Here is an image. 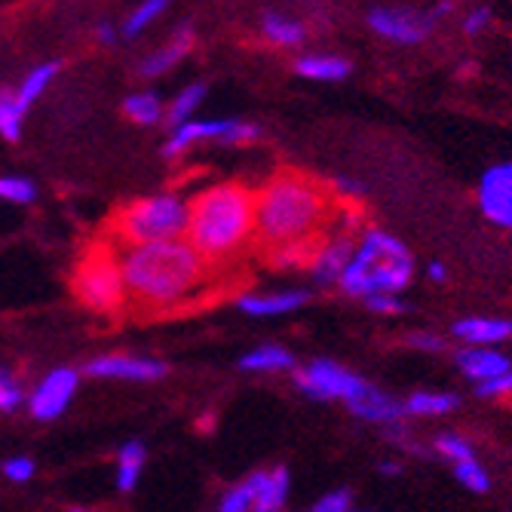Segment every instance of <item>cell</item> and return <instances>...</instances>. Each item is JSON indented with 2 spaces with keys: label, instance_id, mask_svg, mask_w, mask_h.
I'll list each match as a JSON object with an SVG mask.
<instances>
[{
  "label": "cell",
  "instance_id": "cell-1",
  "mask_svg": "<svg viewBox=\"0 0 512 512\" xmlns=\"http://www.w3.org/2000/svg\"><path fill=\"white\" fill-rule=\"evenodd\" d=\"M117 258L126 298L148 310H166L191 298L209 273V261L188 240L126 246Z\"/></svg>",
  "mask_w": 512,
  "mask_h": 512
},
{
  "label": "cell",
  "instance_id": "cell-2",
  "mask_svg": "<svg viewBox=\"0 0 512 512\" xmlns=\"http://www.w3.org/2000/svg\"><path fill=\"white\" fill-rule=\"evenodd\" d=\"M325 224H329V197L304 175L283 172L255 194V237L267 252H316Z\"/></svg>",
  "mask_w": 512,
  "mask_h": 512
},
{
  "label": "cell",
  "instance_id": "cell-3",
  "mask_svg": "<svg viewBox=\"0 0 512 512\" xmlns=\"http://www.w3.org/2000/svg\"><path fill=\"white\" fill-rule=\"evenodd\" d=\"M188 243L212 264L227 261L255 237V191L224 181L197 194L188 206Z\"/></svg>",
  "mask_w": 512,
  "mask_h": 512
},
{
  "label": "cell",
  "instance_id": "cell-4",
  "mask_svg": "<svg viewBox=\"0 0 512 512\" xmlns=\"http://www.w3.org/2000/svg\"><path fill=\"white\" fill-rule=\"evenodd\" d=\"M414 276V258L408 246L384 230H368L353 249V258L341 276V289L356 298L399 295Z\"/></svg>",
  "mask_w": 512,
  "mask_h": 512
},
{
  "label": "cell",
  "instance_id": "cell-5",
  "mask_svg": "<svg viewBox=\"0 0 512 512\" xmlns=\"http://www.w3.org/2000/svg\"><path fill=\"white\" fill-rule=\"evenodd\" d=\"M184 227H188V206L175 194H157L129 203L114 218L117 240L126 246H148L163 240H181Z\"/></svg>",
  "mask_w": 512,
  "mask_h": 512
},
{
  "label": "cell",
  "instance_id": "cell-6",
  "mask_svg": "<svg viewBox=\"0 0 512 512\" xmlns=\"http://www.w3.org/2000/svg\"><path fill=\"white\" fill-rule=\"evenodd\" d=\"M74 295L89 310H102V313L120 310L126 304L120 258L108 243H99L80 255L74 267Z\"/></svg>",
  "mask_w": 512,
  "mask_h": 512
},
{
  "label": "cell",
  "instance_id": "cell-7",
  "mask_svg": "<svg viewBox=\"0 0 512 512\" xmlns=\"http://www.w3.org/2000/svg\"><path fill=\"white\" fill-rule=\"evenodd\" d=\"M258 138V126L243 120H188L178 129H172V138L166 145V157H178L200 142H221V145H243Z\"/></svg>",
  "mask_w": 512,
  "mask_h": 512
},
{
  "label": "cell",
  "instance_id": "cell-8",
  "mask_svg": "<svg viewBox=\"0 0 512 512\" xmlns=\"http://www.w3.org/2000/svg\"><path fill=\"white\" fill-rule=\"evenodd\" d=\"M298 387L313 396V399H344V402H353L365 393V381L356 378L353 371L341 368L338 362H329V359H316L310 362L301 375H298Z\"/></svg>",
  "mask_w": 512,
  "mask_h": 512
},
{
  "label": "cell",
  "instance_id": "cell-9",
  "mask_svg": "<svg viewBox=\"0 0 512 512\" xmlns=\"http://www.w3.org/2000/svg\"><path fill=\"white\" fill-rule=\"evenodd\" d=\"M356 224H359L356 215L344 218L338 234H332L329 240L316 246V252L310 258V270L316 276V283H322V286L341 283V276H344V270H347V264L353 258V249H356L353 246V230H356Z\"/></svg>",
  "mask_w": 512,
  "mask_h": 512
},
{
  "label": "cell",
  "instance_id": "cell-10",
  "mask_svg": "<svg viewBox=\"0 0 512 512\" xmlns=\"http://www.w3.org/2000/svg\"><path fill=\"white\" fill-rule=\"evenodd\" d=\"M77 384H80V375L74 368H53L31 393V414L37 421H56L74 399Z\"/></svg>",
  "mask_w": 512,
  "mask_h": 512
},
{
  "label": "cell",
  "instance_id": "cell-11",
  "mask_svg": "<svg viewBox=\"0 0 512 512\" xmlns=\"http://www.w3.org/2000/svg\"><path fill=\"white\" fill-rule=\"evenodd\" d=\"M368 25L371 31H378L381 37L393 40V43H424L433 31V16L424 13H411V10H390V7H378L368 13Z\"/></svg>",
  "mask_w": 512,
  "mask_h": 512
},
{
  "label": "cell",
  "instance_id": "cell-12",
  "mask_svg": "<svg viewBox=\"0 0 512 512\" xmlns=\"http://www.w3.org/2000/svg\"><path fill=\"white\" fill-rule=\"evenodd\" d=\"M89 378H117V381H160L166 375V362L148 356L111 353L86 362Z\"/></svg>",
  "mask_w": 512,
  "mask_h": 512
},
{
  "label": "cell",
  "instance_id": "cell-13",
  "mask_svg": "<svg viewBox=\"0 0 512 512\" xmlns=\"http://www.w3.org/2000/svg\"><path fill=\"white\" fill-rule=\"evenodd\" d=\"M479 206L488 221L512 230V163L491 166L479 181Z\"/></svg>",
  "mask_w": 512,
  "mask_h": 512
},
{
  "label": "cell",
  "instance_id": "cell-14",
  "mask_svg": "<svg viewBox=\"0 0 512 512\" xmlns=\"http://www.w3.org/2000/svg\"><path fill=\"white\" fill-rule=\"evenodd\" d=\"M252 485V512H279L289 497V470H270L249 476Z\"/></svg>",
  "mask_w": 512,
  "mask_h": 512
},
{
  "label": "cell",
  "instance_id": "cell-15",
  "mask_svg": "<svg viewBox=\"0 0 512 512\" xmlns=\"http://www.w3.org/2000/svg\"><path fill=\"white\" fill-rule=\"evenodd\" d=\"M454 338L467 341L470 347H494L506 338H512V322L509 319H485V316H473V319H460L454 322Z\"/></svg>",
  "mask_w": 512,
  "mask_h": 512
},
{
  "label": "cell",
  "instance_id": "cell-16",
  "mask_svg": "<svg viewBox=\"0 0 512 512\" xmlns=\"http://www.w3.org/2000/svg\"><path fill=\"white\" fill-rule=\"evenodd\" d=\"M457 365H460L463 375L476 378L479 384H485V381H491V378H497V375H503V371L512 368L509 359H506L503 353H497L494 347H470V350H460V353H457Z\"/></svg>",
  "mask_w": 512,
  "mask_h": 512
},
{
  "label": "cell",
  "instance_id": "cell-17",
  "mask_svg": "<svg viewBox=\"0 0 512 512\" xmlns=\"http://www.w3.org/2000/svg\"><path fill=\"white\" fill-rule=\"evenodd\" d=\"M350 408H353L356 417H362V421L387 424V427H393V424L399 421V417H402V405H399L396 399H390L387 393L375 390L371 384L365 387V393H362L359 399L350 402Z\"/></svg>",
  "mask_w": 512,
  "mask_h": 512
},
{
  "label": "cell",
  "instance_id": "cell-18",
  "mask_svg": "<svg viewBox=\"0 0 512 512\" xmlns=\"http://www.w3.org/2000/svg\"><path fill=\"white\" fill-rule=\"evenodd\" d=\"M307 304V292H273V295H243L237 307L249 316H286Z\"/></svg>",
  "mask_w": 512,
  "mask_h": 512
},
{
  "label": "cell",
  "instance_id": "cell-19",
  "mask_svg": "<svg viewBox=\"0 0 512 512\" xmlns=\"http://www.w3.org/2000/svg\"><path fill=\"white\" fill-rule=\"evenodd\" d=\"M194 46V31L191 28H181L169 37L166 46H160L157 53H151L145 62H142V77H157V74H166L169 68H175L184 56L191 53Z\"/></svg>",
  "mask_w": 512,
  "mask_h": 512
},
{
  "label": "cell",
  "instance_id": "cell-20",
  "mask_svg": "<svg viewBox=\"0 0 512 512\" xmlns=\"http://www.w3.org/2000/svg\"><path fill=\"white\" fill-rule=\"evenodd\" d=\"M56 74H59V65H56V62H43V65H37L34 71H28V77L19 83V89L10 92L13 102H16V108H19L22 114H28V108L43 96L46 86H50V83L56 80Z\"/></svg>",
  "mask_w": 512,
  "mask_h": 512
},
{
  "label": "cell",
  "instance_id": "cell-21",
  "mask_svg": "<svg viewBox=\"0 0 512 512\" xmlns=\"http://www.w3.org/2000/svg\"><path fill=\"white\" fill-rule=\"evenodd\" d=\"M295 71L307 80L332 83V80H344L350 74V62L338 59V56H304L295 62Z\"/></svg>",
  "mask_w": 512,
  "mask_h": 512
},
{
  "label": "cell",
  "instance_id": "cell-22",
  "mask_svg": "<svg viewBox=\"0 0 512 512\" xmlns=\"http://www.w3.org/2000/svg\"><path fill=\"white\" fill-rule=\"evenodd\" d=\"M148 451L142 442H126L117 454V488L120 491H132L138 485V476L145 470Z\"/></svg>",
  "mask_w": 512,
  "mask_h": 512
},
{
  "label": "cell",
  "instance_id": "cell-23",
  "mask_svg": "<svg viewBox=\"0 0 512 512\" xmlns=\"http://www.w3.org/2000/svg\"><path fill=\"white\" fill-rule=\"evenodd\" d=\"M203 99H206V86H203V83L184 86V89L178 92V96H175V102L169 105V111H166L169 126H172V129H178L181 123H188V120L194 117V111L203 105Z\"/></svg>",
  "mask_w": 512,
  "mask_h": 512
},
{
  "label": "cell",
  "instance_id": "cell-24",
  "mask_svg": "<svg viewBox=\"0 0 512 512\" xmlns=\"http://www.w3.org/2000/svg\"><path fill=\"white\" fill-rule=\"evenodd\" d=\"M240 365L246 371H289L295 365V356L283 347H258L246 353Z\"/></svg>",
  "mask_w": 512,
  "mask_h": 512
},
{
  "label": "cell",
  "instance_id": "cell-25",
  "mask_svg": "<svg viewBox=\"0 0 512 512\" xmlns=\"http://www.w3.org/2000/svg\"><path fill=\"white\" fill-rule=\"evenodd\" d=\"M264 37L276 46H298L304 40V25L298 19H289V16H279V13H270L264 16Z\"/></svg>",
  "mask_w": 512,
  "mask_h": 512
},
{
  "label": "cell",
  "instance_id": "cell-26",
  "mask_svg": "<svg viewBox=\"0 0 512 512\" xmlns=\"http://www.w3.org/2000/svg\"><path fill=\"white\" fill-rule=\"evenodd\" d=\"M123 111L132 123H142V126H154L163 117V105L154 92H135L123 102Z\"/></svg>",
  "mask_w": 512,
  "mask_h": 512
},
{
  "label": "cell",
  "instance_id": "cell-27",
  "mask_svg": "<svg viewBox=\"0 0 512 512\" xmlns=\"http://www.w3.org/2000/svg\"><path fill=\"white\" fill-rule=\"evenodd\" d=\"M457 408V396L451 393H414L405 405L408 414H448Z\"/></svg>",
  "mask_w": 512,
  "mask_h": 512
},
{
  "label": "cell",
  "instance_id": "cell-28",
  "mask_svg": "<svg viewBox=\"0 0 512 512\" xmlns=\"http://www.w3.org/2000/svg\"><path fill=\"white\" fill-rule=\"evenodd\" d=\"M160 13H166V0H148L123 22V37H138Z\"/></svg>",
  "mask_w": 512,
  "mask_h": 512
},
{
  "label": "cell",
  "instance_id": "cell-29",
  "mask_svg": "<svg viewBox=\"0 0 512 512\" xmlns=\"http://www.w3.org/2000/svg\"><path fill=\"white\" fill-rule=\"evenodd\" d=\"M22 120H25V114L16 108L10 92H0V135H4L7 142H16L22 135Z\"/></svg>",
  "mask_w": 512,
  "mask_h": 512
},
{
  "label": "cell",
  "instance_id": "cell-30",
  "mask_svg": "<svg viewBox=\"0 0 512 512\" xmlns=\"http://www.w3.org/2000/svg\"><path fill=\"white\" fill-rule=\"evenodd\" d=\"M34 197H37L34 181L19 178V175H4V178H0V200H7V203H31Z\"/></svg>",
  "mask_w": 512,
  "mask_h": 512
},
{
  "label": "cell",
  "instance_id": "cell-31",
  "mask_svg": "<svg viewBox=\"0 0 512 512\" xmlns=\"http://www.w3.org/2000/svg\"><path fill=\"white\" fill-rule=\"evenodd\" d=\"M436 451L439 454H445L448 460H454V463H467V460H476V451H473V445L463 439V436H457V433H442L439 439H436Z\"/></svg>",
  "mask_w": 512,
  "mask_h": 512
},
{
  "label": "cell",
  "instance_id": "cell-32",
  "mask_svg": "<svg viewBox=\"0 0 512 512\" xmlns=\"http://www.w3.org/2000/svg\"><path fill=\"white\" fill-rule=\"evenodd\" d=\"M454 473H457L460 485H467V488H470V491H476V494H485V491L491 488V479H488V473L479 467V460L457 463Z\"/></svg>",
  "mask_w": 512,
  "mask_h": 512
},
{
  "label": "cell",
  "instance_id": "cell-33",
  "mask_svg": "<svg viewBox=\"0 0 512 512\" xmlns=\"http://www.w3.org/2000/svg\"><path fill=\"white\" fill-rule=\"evenodd\" d=\"M249 509H252V485H249V479L243 485H237V488H230L221 497V506H218V512H249Z\"/></svg>",
  "mask_w": 512,
  "mask_h": 512
},
{
  "label": "cell",
  "instance_id": "cell-34",
  "mask_svg": "<svg viewBox=\"0 0 512 512\" xmlns=\"http://www.w3.org/2000/svg\"><path fill=\"white\" fill-rule=\"evenodd\" d=\"M4 476L10 479V482H28L31 476H34V460L31 457H10V460H4Z\"/></svg>",
  "mask_w": 512,
  "mask_h": 512
},
{
  "label": "cell",
  "instance_id": "cell-35",
  "mask_svg": "<svg viewBox=\"0 0 512 512\" xmlns=\"http://www.w3.org/2000/svg\"><path fill=\"white\" fill-rule=\"evenodd\" d=\"M350 491H332V494H325L322 500L313 503L310 512H350Z\"/></svg>",
  "mask_w": 512,
  "mask_h": 512
},
{
  "label": "cell",
  "instance_id": "cell-36",
  "mask_svg": "<svg viewBox=\"0 0 512 512\" xmlns=\"http://www.w3.org/2000/svg\"><path fill=\"white\" fill-rule=\"evenodd\" d=\"M22 402V387L0 371V411H13Z\"/></svg>",
  "mask_w": 512,
  "mask_h": 512
},
{
  "label": "cell",
  "instance_id": "cell-37",
  "mask_svg": "<svg viewBox=\"0 0 512 512\" xmlns=\"http://www.w3.org/2000/svg\"><path fill=\"white\" fill-rule=\"evenodd\" d=\"M365 304H368L371 313H384V316H396V313L405 310L399 295H371V298H365Z\"/></svg>",
  "mask_w": 512,
  "mask_h": 512
},
{
  "label": "cell",
  "instance_id": "cell-38",
  "mask_svg": "<svg viewBox=\"0 0 512 512\" xmlns=\"http://www.w3.org/2000/svg\"><path fill=\"white\" fill-rule=\"evenodd\" d=\"M476 393L479 396H512V368L503 371V375H497V378H491V381H485V384H479Z\"/></svg>",
  "mask_w": 512,
  "mask_h": 512
},
{
  "label": "cell",
  "instance_id": "cell-39",
  "mask_svg": "<svg viewBox=\"0 0 512 512\" xmlns=\"http://www.w3.org/2000/svg\"><path fill=\"white\" fill-rule=\"evenodd\" d=\"M408 344H411V347H417V350H427V353H439V350H445V341H442L439 335H430V332L411 335V338H408Z\"/></svg>",
  "mask_w": 512,
  "mask_h": 512
},
{
  "label": "cell",
  "instance_id": "cell-40",
  "mask_svg": "<svg viewBox=\"0 0 512 512\" xmlns=\"http://www.w3.org/2000/svg\"><path fill=\"white\" fill-rule=\"evenodd\" d=\"M488 22H491V13L485 7H479V10H473L467 16V22H463V31H467V34H482L488 28Z\"/></svg>",
  "mask_w": 512,
  "mask_h": 512
},
{
  "label": "cell",
  "instance_id": "cell-41",
  "mask_svg": "<svg viewBox=\"0 0 512 512\" xmlns=\"http://www.w3.org/2000/svg\"><path fill=\"white\" fill-rule=\"evenodd\" d=\"M427 276L433 279V283H445V279H448V270H445L439 261H433V264L427 267Z\"/></svg>",
  "mask_w": 512,
  "mask_h": 512
},
{
  "label": "cell",
  "instance_id": "cell-42",
  "mask_svg": "<svg viewBox=\"0 0 512 512\" xmlns=\"http://www.w3.org/2000/svg\"><path fill=\"white\" fill-rule=\"evenodd\" d=\"M99 40H105V43L111 46V43H114V28H111V25H102V28H99Z\"/></svg>",
  "mask_w": 512,
  "mask_h": 512
},
{
  "label": "cell",
  "instance_id": "cell-43",
  "mask_svg": "<svg viewBox=\"0 0 512 512\" xmlns=\"http://www.w3.org/2000/svg\"><path fill=\"white\" fill-rule=\"evenodd\" d=\"M381 473H387V476H396V473H399V463H381Z\"/></svg>",
  "mask_w": 512,
  "mask_h": 512
},
{
  "label": "cell",
  "instance_id": "cell-44",
  "mask_svg": "<svg viewBox=\"0 0 512 512\" xmlns=\"http://www.w3.org/2000/svg\"><path fill=\"white\" fill-rule=\"evenodd\" d=\"M71 512H86V509H71Z\"/></svg>",
  "mask_w": 512,
  "mask_h": 512
},
{
  "label": "cell",
  "instance_id": "cell-45",
  "mask_svg": "<svg viewBox=\"0 0 512 512\" xmlns=\"http://www.w3.org/2000/svg\"><path fill=\"white\" fill-rule=\"evenodd\" d=\"M356 512H362V509H356Z\"/></svg>",
  "mask_w": 512,
  "mask_h": 512
}]
</instances>
